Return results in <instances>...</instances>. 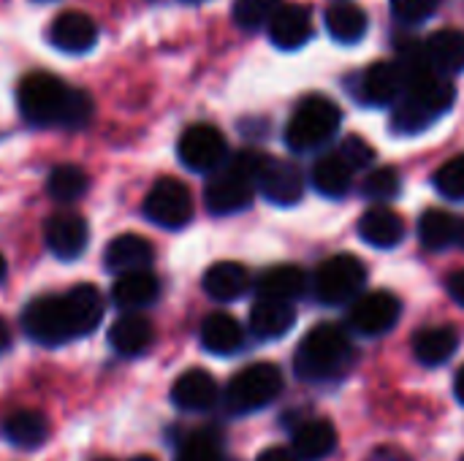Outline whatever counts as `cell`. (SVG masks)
<instances>
[{
  "instance_id": "ee69618b",
  "label": "cell",
  "mask_w": 464,
  "mask_h": 461,
  "mask_svg": "<svg viewBox=\"0 0 464 461\" xmlns=\"http://www.w3.org/2000/svg\"><path fill=\"white\" fill-rule=\"evenodd\" d=\"M5 280V258H3V253H0V283Z\"/></svg>"
},
{
  "instance_id": "d4e9b609",
  "label": "cell",
  "mask_w": 464,
  "mask_h": 461,
  "mask_svg": "<svg viewBox=\"0 0 464 461\" xmlns=\"http://www.w3.org/2000/svg\"><path fill=\"white\" fill-rule=\"evenodd\" d=\"M201 285H204L207 296L215 299V302H237V299H242L247 293L250 274H247V269L242 264L220 261V264L207 269Z\"/></svg>"
},
{
  "instance_id": "f35d334b",
  "label": "cell",
  "mask_w": 464,
  "mask_h": 461,
  "mask_svg": "<svg viewBox=\"0 0 464 461\" xmlns=\"http://www.w3.org/2000/svg\"><path fill=\"white\" fill-rule=\"evenodd\" d=\"M340 158L351 166V168H367L372 160H375V149H372V144L367 141V139H362V136H348V139H343V144H340Z\"/></svg>"
},
{
  "instance_id": "52a82bcc",
  "label": "cell",
  "mask_w": 464,
  "mask_h": 461,
  "mask_svg": "<svg viewBox=\"0 0 464 461\" xmlns=\"http://www.w3.org/2000/svg\"><path fill=\"white\" fill-rule=\"evenodd\" d=\"M283 391V372L269 361L245 367L226 386V410L234 416H247L272 405Z\"/></svg>"
},
{
  "instance_id": "8992f818",
  "label": "cell",
  "mask_w": 464,
  "mask_h": 461,
  "mask_svg": "<svg viewBox=\"0 0 464 461\" xmlns=\"http://www.w3.org/2000/svg\"><path fill=\"white\" fill-rule=\"evenodd\" d=\"M340 128V109L326 95H307L294 109L285 125V144L291 152H310L326 144Z\"/></svg>"
},
{
  "instance_id": "f546056e",
  "label": "cell",
  "mask_w": 464,
  "mask_h": 461,
  "mask_svg": "<svg viewBox=\"0 0 464 461\" xmlns=\"http://www.w3.org/2000/svg\"><path fill=\"white\" fill-rule=\"evenodd\" d=\"M351 185H353V168L340 158V152L324 155L313 166V187L321 196H326V198H343L351 190Z\"/></svg>"
},
{
  "instance_id": "7dc6e473",
  "label": "cell",
  "mask_w": 464,
  "mask_h": 461,
  "mask_svg": "<svg viewBox=\"0 0 464 461\" xmlns=\"http://www.w3.org/2000/svg\"><path fill=\"white\" fill-rule=\"evenodd\" d=\"M101 461H114V459H101Z\"/></svg>"
},
{
  "instance_id": "2e32d148",
  "label": "cell",
  "mask_w": 464,
  "mask_h": 461,
  "mask_svg": "<svg viewBox=\"0 0 464 461\" xmlns=\"http://www.w3.org/2000/svg\"><path fill=\"white\" fill-rule=\"evenodd\" d=\"M155 261V247L139 236V234H120L109 242L103 253V266L111 274H125V272H139L150 269Z\"/></svg>"
},
{
  "instance_id": "6da1fadb",
  "label": "cell",
  "mask_w": 464,
  "mask_h": 461,
  "mask_svg": "<svg viewBox=\"0 0 464 461\" xmlns=\"http://www.w3.org/2000/svg\"><path fill=\"white\" fill-rule=\"evenodd\" d=\"M103 318V296L95 285H73L63 296L33 299L22 312L24 334L38 345H63L87 337Z\"/></svg>"
},
{
  "instance_id": "f1b7e54d",
  "label": "cell",
  "mask_w": 464,
  "mask_h": 461,
  "mask_svg": "<svg viewBox=\"0 0 464 461\" xmlns=\"http://www.w3.org/2000/svg\"><path fill=\"white\" fill-rule=\"evenodd\" d=\"M256 291L261 299L296 302L307 293V274L299 266H275L258 277Z\"/></svg>"
},
{
  "instance_id": "bcb514c9",
  "label": "cell",
  "mask_w": 464,
  "mask_h": 461,
  "mask_svg": "<svg viewBox=\"0 0 464 461\" xmlns=\"http://www.w3.org/2000/svg\"><path fill=\"white\" fill-rule=\"evenodd\" d=\"M459 242L464 245V226H459Z\"/></svg>"
},
{
  "instance_id": "603a6c76",
  "label": "cell",
  "mask_w": 464,
  "mask_h": 461,
  "mask_svg": "<svg viewBox=\"0 0 464 461\" xmlns=\"http://www.w3.org/2000/svg\"><path fill=\"white\" fill-rule=\"evenodd\" d=\"M359 236L378 250H392L402 242L405 236V220L386 206H375L362 215L359 220Z\"/></svg>"
},
{
  "instance_id": "30bf717a",
  "label": "cell",
  "mask_w": 464,
  "mask_h": 461,
  "mask_svg": "<svg viewBox=\"0 0 464 461\" xmlns=\"http://www.w3.org/2000/svg\"><path fill=\"white\" fill-rule=\"evenodd\" d=\"M144 215L160 228H185L193 217L190 190L179 179H158L144 198Z\"/></svg>"
},
{
  "instance_id": "c3c4849f",
  "label": "cell",
  "mask_w": 464,
  "mask_h": 461,
  "mask_svg": "<svg viewBox=\"0 0 464 461\" xmlns=\"http://www.w3.org/2000/svg\"><path fill=\"white\" fill-rule=\"evenodd\" d=\"M38 3H44V0H38Z\"/></svg>"
},
{
  "instance_id": "7a4b0ae2",
  "label": "cell",
  "mask_w": 464,
  "mask_h": 461,
  "mask_svg": "<svg viewBox=\"0 0 464 461\" xmlns=\"http://www.w3.org/2000/svg\"><path fill=\"white\" fill-rule=\"evenodd\" d=\"M19 111L30 125L79 130L92 117V98L57 79L54 73H27L19 82Z\"/></svg>"
},
{
  "instance_id": "ffe728a7",
  "label": "cell",
  "mask_w": 464,
  "mask_h": 461,
  "mask_svg": "<svg viewBox=\"0 0 464 461\" xmlns=\"http://www.w3.org/2000/svg\"><path fill=\"white\" fill-rule=\"evenodd\" d=\"M424 57L430 68L440 76H454L464 71V33L462 30H438L424 43Z\"/></svg>"
},
{
  "instance_id": "ab89813d",
  "label": "cell",
  "mask_w": 464,
  "mask_h": 461,
  "mask_svg": "<svg viewBox=\"0 0 464 461\" xmlns=\"http://www.w3.org/2000/svg\"><path fill=\"white\" fill-rule=\"evenodd\" d=\"M446 288H449V296H451L459 307H464V269H457L454 274H449Z\"/></svg>"
},
{
  "instance_id": "d590c367",
  "label": "cell",
  "mask_w": 464,
  "mask_h": 461,
  "mask_svg": "<svg viewBox=\"0 0 464 461\" xmlns=\"http://www.w3.org/2000/svg\"><path fill=\"white\" fill-rule=\"evenodd\" d=\"M174 461H223V451H220V443L215 435L196 432L179 446Z\"/></svg>"
},
{
  "instance_id": "9c48e42d",
  "label": "cell",
  "mask_w": 464,
  "mask_h": 461,
  "mask_svg": "<svg viewBox=\"0 0 464 461\" xmlns=\"http://www.w3.org/2000/svg\"><path fill=\"white\" fill-rule=\"evenodd\" d=\"M177 155L185 168H190L196 174H212L226 163L228 144H226V136L215 125L196 122V125L185 128V133L179 136Z\"/></svg>"
},
{
  "instance_id": "8d00e7d4",
  "label": "cell",
  "mask_w": 464,
  "mask_h": 461,
  "mask_svg": "<svg viewBox=\"0 0 464 461\" xmlns=\"http://www.w3.org/2000/svg\"><path fill=\"white\" fill-rule=\"evenodd\" d=\"M435 187L451 201H464V155L451 158L435 171Z\"/></svg>"
},
{
  "instance_id": "b9f144b4",
  "label": "cell",
  "mask_w": 464,
  "mask_h": 461,
  "mask_svg": "<svg viewBox=\"0 0 464 461\" xmlns=\"http://www.w3.org/2000/svg\"><path fill=\"white\" fill-rule=\"evenodd\" d=\"M11 348V329H8V323L0 318V353H5Z\"/></svg>"
},
{
  "instance_id": "ac0fdd59",
  "label": "cell",
  "mask_w": 464,
  "mask_h": 461,
  "mask_svg": "<svg viewBox=\"0 0 464 461\" xmlns=\"http://www.w3.org/2000/svg\"><path fill=\"white\" fill-rule=\"evenodd\" d=\"M158 296H160V280L150 269L117 274V283L111 288V302L128 312H136V310L155 304Z\"/></svg>"
},
{
  "instance_id": "484cf974",
  "label": "cell",
  "mask_w": 464,
  "mask_h": 461,
  "mask_svg": "<svg viewBox=\"0 0 464 461\" xmlns=\"http://www.w3.org/2000/svg\"><path fill=\"white\" fill-rule=\"evenodd\" d=\"M201 345L215 356H234L245 345V329L228 312H212L201 323Z\"/></svg>"
},
{
  "instance_id": "277c9868",
  "label": "cell",
  "mask_w": 464,
  "mask_h": 461,
  "mask_svg": "<svg viewBox=\"0 0 464 461\" xmlns=\"http://www.w3.org/2000/svg\"><path fill=\"white\" fill-rule=\"evenodd\" d=\"M264 155L253 149L237 152L231 160H226L215 177L207 182L204 201L212 215H237L253 204V193L258 190V171H261Z\"/></svg>"
},
{
  "instance_id": "60d3db41",
  "label": "cell",
  "mask_w": 464,
  "mask_h": 461,
  "mask_svg": "<svg viewBox=\"0 0 464 461\" xmlns=\"http://www.w3.org/2000/svg\"><path fill=\"white\" fill-rule=\"evenodd\" d=\"M256 461H299V459H296V454H294L291 448H283V446H272V448L261 451V454H258V459H256Z\"/></svg>"
},
{
  "instance_id": "4316f807",
  "label": "cell",
  "mask_w": 464,
  "mask_h": 461,
  "mask_svg": "<svg viewBox=\"0 0 464 461\" xmlns=\"http://www.w3.org/2000/svg\"><path fill=\"white\" fill-rule=\"evenodd\" d=\"M337 448V432L326 418H315L302 424L294 432V443L291 451L296 454L299 461H321L326 456H332Z\"/></svg>"
},
{
  "instance_id": "e0dca14e",
  "label": "cell",
  "mask_w": 464,
  "mask_h": 461,
  "mask_svg": "<svg viewBox=\"0 0 464 461\" xmlns=\"http://www.w3.org/2000/svg\"><path fill=\"white\" fill-rule=\"evenodd\" d=\"M266 27L272 43L283 52L302 49L313 38V19L304 5H280Z\"/></svg>"
},
{
  "instance_id": "4dcf8cb0",
  "label": "cell",
  "mask_w": 464,
  "mask_h": 461,
  "mask_svg": "<svg viewBox=\"0 0 464 461\" xmlns=\"http://www.w3.org/2000/svg\"><path fill=\"white\" fill-rule=\"evenodd\" d=\"M367 14L362 5L356 3H334L329 11H326V27H329V35L340 43H356L364 38L367 33Z\"/></svg>"
},
{
  "instance_id": "cb8c5ba5",
  "label": "cell",
  "mask_w": 464,
  "mask_h": 461,
  "mask_svg": "<svg viewBox=\"0 0 464 461\" xmlns=\"http://www.w3.org/2000/svg\"><path fill=\"white\" fill-rule=\"evenodd\" d=\"M152 340H155L152 323L144 315H136V312H128V315L117 318L111 323V329H109V345L125 359L141 356L152 345Z\"/></svg>"
},
{
  "instance_id": "83f0119b",
  "label": "cell",
  "mask_w": 464,
  "mask_h": 461,
  "mask_svg": "<svg viewBox=\"0 0 464 461\" xmlns=\"http://www.w3.org/2000/svg\"><path fill=\"white\" fill-rule=\"evenodd\" d=\"M459 348V334L451 326H430L413 337V356L424 367L446 364Z\"/></svg>"
},
{
  "instance_id": "7402d4cb",
  "label": "cell",
  "mask_w": 464,
  "mask_h": 461,
  "mask_svg": "<svg viewBox=\"0 0 464 461\" xmlns=\"http://www.w3.org/2000/svg\"><path fill=\"white\" fill-rule=\"evenodd\" d=\"M0 435L16 451H35L49 440V424L35 410H16L3 418Z\"/></svg>"
},
{
  "instance_id": "d6a6232c",
  "label": "cell",
  "mask_w": 464,
  "mask_h": 461,
  "mask_svg": "<svg viewBox=\"0 0 464 461\" xmlns=\"http://www.w3.org/2000/svg\"><path fill=\"white\" fill-rule=\"evenodd\" d=\"M90 187V177L84 174V168L73 166V163H60L49 171L46 179V193L60 201V204H71L76 198H82Z\"/></svg>"
},
{
  "instance_id": "7c38bea8",
  "label": "cell",
  "mask_w": 464,
  "mask_h": 461,
  "mask_svg": "<svg viewBox=\"0 0 464 461\" xmlns=\"http://www.w3.org/2000/svg\"><path fill=\"white\" fill-rule=\"evenodd\" d=\"M258 190L275 206H294L304 196V177L291 160L264 158L258 171Z\"/></svg>"
},
{
  "instance_id": "3957f363",
  "label": "cell",
  "mask_w": 464,
  "mask_h": 461,
  "mask_svg": "<svg viewBox=\"0 0 464 461\" xmlns=\"http://www.w3.org/2000/svg\"><path fill=\"white\" fill-rule=\"evenodd\" d=\"M457 101V90L449 82V76L427 73L408 84V90L400 95L392 111V130L400 136H416L427 128H432Z\"/></svg>"
},
{
  "instance_id": "e575fe53",
  "label": "cell",
  "mask_w": 464,
  "mask_h": 461,
  "mask_svg": "<svg viewBox=\"0 0 464 461\" xmlns=\"http://www.w3.org/2000/svg\"><path fill=\"white\" fill-rule=\"evenodd\" d=\"M402 187V179H400V171L392 168V166H381V168H372L364 182H362V193L372 201H392Z\"/></svg>"
},
{
  "instance_id": "836d02e7",
  "label": "cell",
  "mask_w": 464,
  "mask_h": 461,
  "mask_svg": "<svg viewBox=\"0 0 464 461\" xmlns=\"http://www.w3.org/2000/svg\"><path fill=\"white\" fill-rule=\"evenodd\" d=\"M280 0H234V22L242 30H258L272 22Z\"/></svg>"
},
{
  "instance_id": "f6af8a7d",
  "label": "cell",
  "mask_w": 464,
  "mask_h": 461,
  "mask_svg": "<svg viewBox=\"0 0 464 461\" xmlns=\"http://www.w3.org/2000/svg\"><path fill=\"white\" fill-rule=\"evenodd\" d=\"M130 461H155L152 456H136V459H130Z\"/></svg>"
},
{
  "instance_id": "4fadbf2b",
  "label": "cell",
  "mask_w": 464,
  "mask_h": 461,
  "mask_svg": "<svg viewBox=\"0 0 464 461\" xmlns=\"http://www.w3.org/2000/svg\"><path fill=\"white\" fill-rule=\"evenodd\" d=\"M405 90H408V73L402 62L383 60V62H372L362 73L356 95L367 106H394Z\"/></svg>"
},
{
  "instance_id": "ba28073f",
  "label": "cell",
  "mask_w": 464,
  "mask_h": 461,
  "mask_svg": "<svg viewBox=\"0 0 464 461\" xmlns=\"http://www.w3.org/2000/svg\"><path fill=\"white\" fill-rule=\"evenodd\" d=\"M364 283H367L364 264L351 253H340V255L326 258L318 266V272L313 277V291L321 304L340 307V304L353 302L362 293Z\"/></svg>"
},
{
  "instance_id": "8fae6325",
  "label": "cell",
  "mask_w": 464,
  "mask_h": 461,
  "mask_svg": "<svg viewBox=\"0 0 464 461\" xmlns=\"http://www.w3.org/2000/svg\"><path fill=\"white\" fill-rule=\"evenodd\" d=\"M402 304L389 291H372L364 296H356L348 312V323L362 337H381L389 334L400 321Z\"/></svg>"
},
{
  "instance_id": "5bb4252c",
  "label": "cell",
  "mask_w": 464,
  "mask_h": 461,
  "mask_svg": "<svg viewBox=\"0 0 464 461\" xmlns=\"http://www.w3.org/2000/svg\"><path fill=\"white\" fill-rule=\"evenodd\" d=\"M44 239L46 247L54 258L60 261H76L90 242V226L82 215L76 212H60L52 215L44 226Z\"/></svg>"
},
{
  "instance_id": "44dd1931",
  "label": "cell",
  "mask_w": 464,
  "mask_h": 461,
  "mask_svg": "<svg viewBox=\"0 0 464 461\" xmlns=\"http://www.w3.org/2000/svg\"><path fill=\"white\" fill-rule=\"evenodd\" d=\"M296 323V310L291 302L277 299H261L250 310V331L258 340H280L285 337Z\"/></svg>"
},
{
  "instance_id": "9a60e30c",
  "label": "cell",
  "mask_w": 464,
  "mask_h": 461,
  "mask_svg": "<svg viewBox=\"0 0 464 461\" xmlns=\"http://www.w3.org/2000/svg\"><path fill=\"white\" fill-rule=\"evenodd\" d=\"M46 41L60 52L82 54L95 46L98 27H95L92 16H87L84 11H63L52 19V24L46 30Z\"/></svg>"
},
{
  "instance_id": "74e56055",
  "label": "cell",
  "mask_w": 464,
  "mask_h": 461,
  "mask_svg": "<svg viewBox=\"0 0 464 461\" xmlns=\"http://www.w3.org/2000/svg\"><path fill=\"white\" fill-rule=\"evenodd\" d=\"M389 5H392L394 19L405 24H419L438 11L440 0H389Z\"/></svg>"
},
{
  "instance_id": "5b68a950",
  "label": "cell",
  "mask_w": 464,
  "mask_h": 461,
  "mask_svg": "<svg viewBox=\"0 0 464 461\" xmlns=\"http://www.w3.org/2000/svg\"><path fill=\"white\" fill-rule=\"evenodd\" d=\"M353 348L345 329L334 323L315 326L296 348L294 370L307 383H324L343 375L351 364Z\"/></svg>"
},
{
  "instance_id": "d6986e66",
  "label": "cell",
  "mask_w": 464,
  "mask_h": 461,
  "mask_svg": "<svg viewBox=\"0 0 464 461\" xmlns=\"http://www.w3.org/2000/svg\"><path fill=\"white\" fill-rule=\"evenodd\" d=\"M171 402L188 413H204L218 402V383L207 370H188L171 386Z\"/></svg>"
},
{
  "instance_id": "1f68e13d",
  "label": "cell",
  "mask_w": 464,
  "mask_h": 461,
  "mask_svg": "<svg viewBox=\"0 0 464 461\" xmlns=\"http://www.w3.org/2000/svg\"><path fill=\"white\" fill-rule=\"evenodd\" d=\"M419 239L427 250H446L459 239V223L451 212L427 209L419 220Z\"/></svg>"
},
{
  "instance_id": "7bdbcfd3",
  "label": "cell",
  "mask_w": 464,
  "mask_h": 461,
  "mask_svg": "<svg viewBox=\"0 0 464 461\" xmlns=\"http://www.w3.org/2000/svg\"><path fill=\"white\" fill-rule=\"evenodd\" d=\"M454 394H457V399L464 405V367L457 372V380H454Z\"/></svg>"
}]
</instances>
